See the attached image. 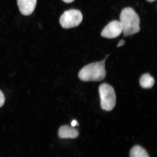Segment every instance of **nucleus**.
Here are the masks:
<instances>
[{
	"label": "nucleus",
	"instance_id": "f8f14e48",
	"mask_svg": "<svg viewBox=\"0 0 157 157\" xmlns=\"http://www.w3.org/2000/svg\"><path fill=\"white\" fill-rule=\"evenodd\" d=\"M62 1L66 3H69L72 2L75 0H62Z\"/></svg>",
	"mask_w": 157,
	"mask_h": 157
},
{
	"label": "nucleus",
	"instance_id": "20e7f679",
	"mask_svg": "<svg viewBox=\"0 0 157 157\" xmlns=\"http://www.w3.org/2000/svg\"><path fill=\"white\" fill-rule=\"evenodd\" d=\"M82 20L83 15L81 12L71 9L64 12L60 17L59 22L63 28L68 29L78 26Z\"/></svg>",
	"mask_w": 157,
	"mask_h": 157
},
{
	"label": "nucleus",
	"instance_id": "423d86ee",
	"mask_svg": "<svg viewBox=\"0 0 157 157\" xmlns=\"http://www.w3.org/2000/svg\"><path fill=\"white\" fill-rule=\"evenodd\" d=\"M37 0H17L19 11L23 15H29L34 12Z\"/></svg>",
	"mask_w": 157,
	"mask_h": 157
},
{
	"label": "nucleus",
	"instance_id": "0eeeda50",
	"mask_svg": "<svg viewBox=\"0 0 157 157\" xmlns=\"http://www.w3.org/2000/svg\"><path fill=\"white\" fill-rule=\"evenodd\" d=\"M58 135L61 139H75L78 137V132L77 129L74 128L73 127L63 125L59 129Z\"/></svg>",
	"mask_w": 157,
	"mask_h": 157
},
{
	"label": "nucleus",
	"instance_id": "9b49d317",
	"mask_svg": "<svg viewBox=\"0 0 157 157\" xmlns=\"http://www.w3.org/2000/svg\"><path fill=\"white\" fill-rule=\"evenodd\" d=\"M125 44V41L124 40H121L119 41L118 44L117 45V48H119L121 46H122L123 45H124Z\"/></svg>",
	"mask_w": 157,
	"mask_h": 157
},
{
	"label": "nucleus",
	"instance_id": "f03ea898",
	"mask_svg": "<svg viewBox=\"0 0 157 157\" xmlns=\"http://www.w3.org/2000/svg\"><path fill=\"white\" fill-rule=\"evenodd\" d=\"M106 58L101 61L93 63L82 68L78 74V78L84 82L101 81L106 75L105 69Z\"/></svg>",
	"mask_w": 157,
	"mask_h": 157
},
{
	"label": "nucleus",
	"instance_id": "7ed1b4c3",
	"mask_svg": "<svg viewBox=\"0 0 157 157\" xmlns=\"http://www.w3.org/2000/svg\"><path fill=\"white\" fill-rule=\"evenodd\" d=\"M99 92L101 109L106 111L112 110L116 103V96L112 86L107 83L102 84Z\"/></svg>",
	"mask_w": 157,
	"mask_h": 157
},
{
	"label": "nucleus",
	"instance_id": "f257e3e1",
	"mask_svg": "<svg viewBox=\"0 0 157 157\" xmlns=\"http://www.w3.org/2000/svg\"><path fill=\"white\" fill-rule=\"evenodd\" d=\"M120 22L124 37L136 34L140 30V17L132 8L122 10L120 15Z\"/></svg>",
	"mask_w": 157,
	"mask_h": 157
},
{
	"label": "nucleus",
	"instance_id": "4468645a",
	"mask_svg": "<svg viewBox=\"0 0 157 157\" xmlns=\"http://www.w3.org/2000/svg\"><path fill=\"white\" fill-rule=\"evenodd\" d=\"M147 2H149L152 3L153 2H154L156 0H146Z\"/></svg>",
	"mask_w": 157,
	"mask_h": 157
},
{
	"label": "nucleus",
	"instance_id": "1a4fd4ad",
	"mask_svg": "<svg viewBox=\"0 0 157 157\" xmlns=\"http://www.w3.org/2000/svg\"><path fill=\"white\" fill-rule=\"evenodd\" d=\"M130 157H150L144 149L139 146H135L131 149Z\"/></svg>",
	"mask_w": 157,
	"mask_h": 157
},
{
	"label": "nucleus",
	"instance_id": "9d476101",
	"mask_svg": "<svg viewBox=\"0 0 157 157\" xmlns=\"http://www.w3.org/2000/svg\"><path fill=\"white\" fill-rule=\"evenodd\" d=\"M5 96L1 90H0V107L3 106L5 102Z\"/></svg>",
	"mask_w": 157,
	"mask_h": 157
},
{
	"label": "nucleus",
	"instance_id": "39448f33",
	"mask_svg": "<svg viewBox=\"0 0 157 157\" xmlns=\"http://www.w3.org/2000/svg\"><path fill=\"white\" fill-rule=\"evenodd\" d=\"M122 32V27L120 21H113L104 28L101 35L104 38L113 39L119 36Z\"/></svg>",
	"mask_w": 157,
	"mask_h": 157
},
{
	"label": "nucleus",
	"instance_id": "ddd939ff",
	"mask_svg": "<svg viewBox=\"0 0 157 157\" xmlns=\"http://www.w3.org/2000/svg\"><path fill=\"white\" fill-rule=\"evenodd\" d=\"M76 124H77V121L75 120H74L72 121L71 123V125L72 127H75L76 126Z\"/></svg>",
	"mask_w": 157,
	"mask_h": 157
},
{
	"label": "nucleus",
	"instance_id": "6e6552de",
	"mask_svg": "<svg viewBox=\"0 0 157 157\" xmlns=\"http://www.w3.org/2000/svg\"><path fill=\"white\" fill-rule=\"evenodd\" d=\"M155 83L154 78L149 74H143L140 78V85L144 89L151 88L154 86Z\"/></svg>",
	"mask_w": 157,
	"mask_h": 157
}]
</instances>
